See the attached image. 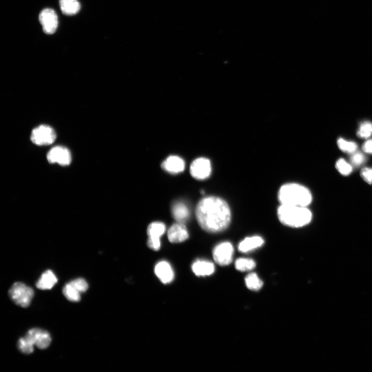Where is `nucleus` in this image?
Wrapping results in <instances>:
<instances>
[{"mask_svg":"<svg viewBox=\"0 0 372 372\" xmlns=\"http://www.w3.org/2000/svg\"><path fill=\"white\" fill-rule=\"evenodd\" d=\"M196 215L200 227L210 233L225 230L231 220L229 205L224 200L216 197L202 199L197 205Z\"/></svg>","mask_w":372,"mask_h":372,"instance_id":"f257e3e1","label":"nucleus"},{"mask_svg":"<svg viewBox=\"0 0 372 372\" xmlns=\"http://www.w3.org/2000/svg\"><path fill=\"white\" fill-rule=\"evenodd\" d=\"M278 200L285 206L307 207L312 202V196L305 186L290 183L283 185L279 190Z\"/></svg>","mask_w":372,"mask_h":372,"instance_id":"f03ea898","label":"nucleus"},{"mask_svg":"<svg viewBox=\"0 0 372 372\" xmlns=\"http://www.w3.org/2000/svg\"><path fill=\"white\" fill-rule=\"evenodd\" d=\"M279 220L286 226L299 228L303 227L311 221L312 214L306 207L285 206L277 210Z\"/></svg>","mask_w":372,"mask_h":372,"instance_id":"7ed1b4c3","label":"nucleus"},{"mask_svg":"<svg viewBox=\"0 0 372 372\" xmlns=\"http://www.w3.org/2000/svg\"><path fill=\"white\" fill-rule=\"evenodd\" d=\"M34 294L33 290L22 283L14 284L9 291V295L13 302L24 308L30 305Z\"/></svg>","mask_w":372,"mask_h":372,"instance_id":"20e7f679","label":"nucleus"},{"mask_svg":"<svg viewBox=\"0 0 372 372\" xmlns=\"http://www.w3.org/2000/svg\"><path fill=\"white\" fill-rule=\"evenodd\" d=\"M57 138L54 129L47 125H41L33 130L31 140L37 145H47L52 144Z\"/></svg>","mask_w":372,"mask_h":372,"instance_id":"39448f33","label":"nucleus"},{"mask_svg":"<svg viewBox=\"0 0 372 372\" xmlns=\"http://www.w3.org/2000/svg\"><path fill=\"white\" fill-rule=\"evenodd\" d=\"M233 254V246L228 241L219 244L215 247L213 251L215 262L221 266L229 265L232 261Z\"/></svg>","mask_w":372,"mask_h":372,"instance_id":"423d86ee","label":"nucleus"},{"mask_svg":"<svg viewBox=\"0 0 372 372\" xmlns=\"http://www.w3.org/2000/svg\"><path fill=\"white\" fill-rule=\"evenodd\" d=\"M166 227L164 223L155 222L148 227L147 232L148 236L147 245L154 251H158L161 247L160 237L165 232Z\"/></svg>","mask_w":372,"mask_h":372,"instance_id":"0eeeda50","label":"nucleus"},{"mask_svg":"<svg viewBox=\"0 0 372 372\" xmlns=\"http://www.w3.org/2000/svg\"><path fill=\"white\" fill-rule=\"evenodd\" d=\"M191 173L192 176L198 180L208 178L212 172L210 161L206 158H199L193 161L191 166Z\"/></svg>","mask_w":372,"mask_h":372,"instance_id":"6e6552de","label":"nucleus"},{"mask_svg":"<svg viewBox=\"0 0 372 372\" xmlns=\"http://www.w3.org/2000/svg\"><path fill=\"white\" fill-rule=\"evenodd\" d=\"M26 337L35 346L41 349L48 348L51 342V338L48 332L40 328L30 329Z\"/></svg>","mask_w":372,"mask_h":372,"instance_id":"1a4fd4ad","label":"nucleus"},{"mask_svg":"<svg viewBox=\"0 0 372 372\" xmlns=\"http://www.w3.org/2000/svg\"><path fill=\"white\" fill-rule=\"evenodd\" d=\"M39 21L46 34H53L58 28V16L52 9H46L41 12L39 16Z\"/></svg>","mask_w":372,"mask_h":372,"instance_id":"9d476101","label":"nucleus"},{"mask_svg":"<svg viewBox=\"0 0 372 372\" xmlns=\"http://www.w3.org/2000/svg\"><path fill=\"white\" fill-rule=\"evenodd\" d=\"M47 157L50 163H58L61 165H68L71 161L70 151L67 148L61 146L52 148Z\"/></svg>","mask_w":372,"mask_h":372,"instance_id":"9b49d317","label":"nucleus"},{"mask_svg":"<svg viewBox=\"0 0 372 372\" xmlns=\"http://www.w3.org/2000/svg\"><path fill=\"white\" fill-rule=\"evenodd\" d=\"M167 237L172 243H180L189 238V234L183 223L177 222L169 229Z\"/></svg>","mask_w":372,"mask_h":372,"instance_id":"f8f14e48","label":"nucleus"},{"mask_svg":"<svg viewBox=\"0 0 372 372\" xmlns=\"http://www.w3.org/2000/svg\"><path fill=\"white\" fill-rule=\"evenodd\" d=\"M155 273L159 280L164 284L171 283L174 278V272L169 263L159 262L155 266Z\"/></svg>","mask_w":372,"mask_h":372,"instance_id":"ddd939ff","label":"nucleus"},{"mask_svg":"<svg viewBox=\"0 0 372 372\" xmlns=\"http://www.w3.org/2000/svg\"><path fill=\"white\" fill-rule=\"evenodd\" d=\"M162 169L172 174H177L184 169L185 163L181 158L176 156H171L162 163Z\"/></svg>","mask_w":372,"mask_h":372,"instance_id":"4468645a","label":"nucleus"},{"mask_svg":"<svg viewBox=\"0 0 372 372\" xmlns=\"http://www.w3.org/2000/svg\"><path fill=\"white\" fill-rule=\"evenodd\" d=\"M264 243V239L261 237H249L241 241L238 248L239 251L246 253L261 247Z\"/></svg>","mask_w":372,"mask_h":372,"instance_id":"2eb2a0df","label":"nucleus"},{"mask_svg":"<svg viewBox=\"0 0 372 372\" xmlns=\"http://www.w3.org/2000/svg\"><path fill=\"white\" fill-rule=\"evenodd\" d=\"M172 213L174 218L179 223H184L190 217V210L187 205L181 202L175 203L172 208Z\"/></svg>","mask_w":372,"mask_h":372,"instance_id":"dca6fc26","label":"nucleus"},{"mask_svg":"<svg viewBox=\"0 0 372 372\" xmlns=\"http://www.w3.org/2000/svg\"><path fill=\"white\" fill-rule=\"evenodd\" d=\"M215 266L207 260H197L192 265V269L197 276H207L212 274L215 271Z\"/></svg>","mask_w":372,"mask_h":372,"instance_id":"f3484780","label":"nucleus"},{"mask_svg":"<svg viewBox=\"0 0 372 372\" xmlns=\"http://www.w3.org/2000/svg\"><path fill=\"white\" fill-rule=\"evenodd\" d=\"M57 283V276L51 270H48L42 274L36 286L41 290H51Z\"/></svg>","mask_w":372,"mask_h":372,"instance_id":"a211bd4d","label":"nucleus"},{"mask_svg":"<svg viewBox=\"0 0 372 372\" xmlns=\"http://www.w3.org/2000/svg\"><path fill=\"white\" fill-rule=\"evenodd\" d=\"M59 4L61 11L67 16L77 14L81 8L78 0H59Z\"/></svg>","mask_w":372,"mask_h":372,"instance_id":"6ab92c4d","label":"nucleus"},{"mask_svg":"<svg viewBox=\"0 0 372 372\" xmlns=\"http://www.w3.org/2000/svg\"><path fill=\"white\" fill-rule=\"evenodd\" d=\"M63 293L70 302H79L81 300V293L70 283L65 286L63 289Z\"/></svg>","mask_w":372,"mask_h":372,"instance_id":"aec40b11","label":"nucleus"},{"mask_svg":"<svg viewBox=\"0 0 372 372\" xmlns=\"http://www.w3.org/2000/svg\"><path fill=\"white\" fill-rule=\"evenodd\" d=\"M245 283L249 290L255 291L259 290L263 286V282L255 273L248 274L245 278Z\"/></svg>","mask_w":372,"mask_h":372,"instance_id":"412c9836","label":"nucleus"},{"mask_svg":"<svg viewBox=\"0 0 372 372\" xmlns=\"http://www.w3.org/2000/svg\"><path fill=\"white\" fill-rule=\"evenodd\" d=\"M256 263L252 259L240 258L236 260L235 267L240 271H248L253 269Z\"/></svg>","mask_w":372,"mask_h":372,"instance_id":"4be33fe9","label":"nucleus"},{"mask_svg":"<svg viewBox=\"0 0 372 372\" xmlns=\"http://www.w3.org/2000/svg\"><path fill=\"white\" fill-rule=\"evenodd\" d=\"M337 144L340 150L344 153L351 154L357 150V144L354 142L348 141L343 138H339Z\"/></svg>","mask_w":372,"mask_h":372,"instance_id":"5701e85b","label":"nucleus"},{"mask_svg":"<svg viewBox=\"0 0 372 372\" xmlns=\"http://www.w3.org/2000/svg\"><path fill=\"white\" fill-rule=\"evenodd\" d=\"M336 167L339 172L344 176L349 175L352 171V165L343 158H340L337 161Z\"/></svg>","mask_w":372,"mask_h":372,"instance_id":"b1692460","label":"nucleus"},{"mask_svg":"<svg viewBox=\"0 0 372 372\" xmlns=\"http://www.w3.org/2000/svg\"><path fill=\"white\" fill-rule=\"evenodd\" d=\"M372 135V123L365 121L361 123L358 130V136L362 139H367Z\"/></svg>","mask_w":372,"mask_h":372,"instance_id":"393cba45","label":"nucleus"},{"mask_svg":"<svg viewBox=\"0 0 372 372\" xmlns=\"http://www.w3.org/2000/svg\"><path fill=\"white\" fill-rule=\"evenodd\" d=\"M34 345L25 336L19 340L18 346L20 351L25 354H31L34 351Z\"/></svg>","mask_w":372,"mask_h":372,"instance_id":"a878e982","label":"nucleus"},{"mask_svg":"<svg viewBox=\"0 0 372 372\" xmlns=\"http://www.w3.org/2000/svg\"><path fill=\"white\" fill-rule=\"evenodd\" d=\"M350 161L352 165L359 167L365 161V157L361 152L356 151L351 154Z\"/></svg>","mask_w":372,"mask_h":372,"instance_id":"bb28decb","label":"nucleus"},{"mask_svg":"<svg viewBox=\"0 0 372 372\" xmlns=\"http://www.w3.org/2000/svg\"><path fill=\"white\" fill-rule=\"evenodd\" d=\"M81 293L85 292L88 289L87 283L83 278H78L69 283Z\"/></svg>","mask_w":372,"mask_h":372,"instance_id":"cd10ccee","label":"nucleus"},{"mask_svg":"<svg viewBox=\"0 0 372 372\" xmlns=\"http://www.w3.org/2000/svg\"><path fill=\"white\" fill-rule=\"evenodd\" d=\"M361 176L367 183L372 184V168L364 167L361 171Z\"/></svg>","mask_w":372,"mask_h":372,"instance_id":"c85d7f7f","label":"nucleus"},{"mask_svg":"<svg viewBox=\"0 0 372 372\" xmlns=\"http://www.w3.org/2000/svg\"><path fill=\"white\" fill-rule=\"evenodd\" d=\"M362 149L365 153L372 154V139L365 141L362 146Z\"/></svg>","mask_w":372,"mask_h":372,"instance_id":"c756f323","label":"nucleus"}]
</instances>
